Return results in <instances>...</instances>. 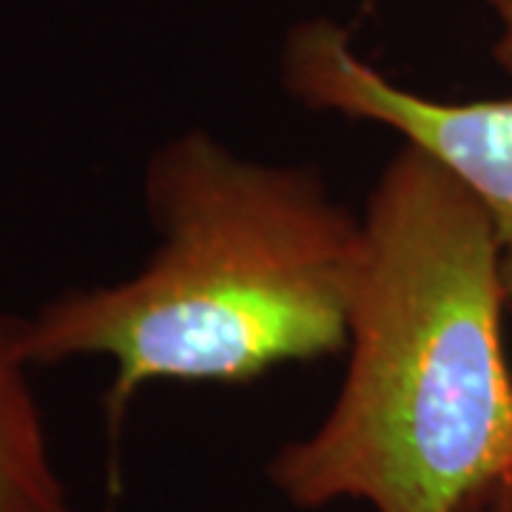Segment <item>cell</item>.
Masks as SVG:
<instances>
[{
  "instance_id": "obj_1",
  "label": "cell",
  "mask_w": 512,
  "mask_h": 512,
  "mask_svg": "<svg viewBox=\"0 0 512 512\" xmlns=\"http://www.w3.org/2000/svg\"><path fill=\"white\" fill-rule=\"evenodd\" d=\"M507 299L493 225L433 157L402 146L370 188L328 413L265 476L296 510L461 512L512 476Z\"/></svg>"
},
{
  "instance_id": "obj_2",
  "label": "cell",
  "mask_w": 512,
  "mask_h": 512,
  "mask_svg": "<svg viewBox=\"0 0 512 512\" xmlns=\"http://www.w3.org/2000/svg\"><path fill=\"white\" fill-rule=\"evenodd\" d=\"M143 197L157 231L146 265L63 291L26 333L32 367L109 359L111 433L148 384L242 387L345 353L362 217L319 168L248 160L191 128L148 157Z\"/></svg>"
},
{
  "instance_id": "obj_3",
  "label": "cell",
  "mask_w": 512,
  "mask_h": 512,
  "mask_svg": "<svg viewBox=\"0 0 512 512\" xmlns=\"http://www.w3.org/2000/svg\"><path fill=\"white\" fill-rule=\"evenodd\" d=\"M282 86L296 103L396 131L433 157L493 225L512 319V97L436 100L410 92L353 49L336 20H302L282 46Z\"/></svg>"
},
{
  "instance_id": "obj_4",
  "label": "cell",
  "mask_w": 512,
  "mask_h": 512,
  "mask_svg": "<svg viewBox=\"0 0 512 512\" xmlns=\"http://www.w3.org/2000/svg\"><path fill=\"white\" fill-rule=\"evenodd\" d=\"M29 316L0 313V512H74L29 382Z\"/></svg>"
},
{
  "instance_id": "obj_5",
  "label": "cell",
  "mask_w": 512,
  "mask_h": 512,
  "mask_svg": "<svg viewBox=\"0 0 512 512\" xmlns=\"http://www.w3.org/2000/svg\"><path fill=\"white\" fill-rule=\"evenodd\" d=\"M495 18L493 60L498 69L512 77V0H484Z\"/></svg>"
},
{
  "instance_id": "obj_6",
  "label": "cell",
  "mask_w": 512,
  "mask_h": 512,
  "mask_svg": "<svg viewBox=\"0 0 512 512\" xmlns=\"http://www.w3.org/2000/svg\"><path fill=\"white\" fill-rule=\"evenodd\" d=\"M493 501L498 512H512V478L501 481L493 490Z\"/></svg>"
},
{
  "instance_id": "obj_7",
  "label": "cell",
  "mask_w": 512,
  "mask_h": 512,
  "mask_svg": "<svg viewBox=\"0 0 512 512\" xmlns=\"http://www.w3.org/2000/svg\"><path fill=\"white\" fill-rule=\"evenodd\" d=\"M493 490H490V493H481L478 498H473L470 504H464L461 512H498V507H495V501H493Z\"/></svg>"
},
{
  "instance_id": "obj_8",
  "label": "cell",
  "mask_w": 512,
  "mask_h": 512,
  "mask_svg": "<svg viewBox=\"0 0 512 512\" xmlns=\"http://www.w3.org/2000/svg\"><path fill=\"white\" fill-rule=\"evenodd\" d=\"M510 478H512V476H510Z\"/></svg>"
}]
</instances>
